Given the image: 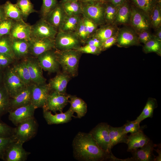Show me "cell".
I'll return each instance as SVG.
<instances>
[{
  "mask_svg": "<svg viewBox=\"0 0 161 161\" xmlns=\"http://www.w3.org/2000/svg\"><path fill=\"white\" fill-rule=\"evenodd\" d=\"M157 107L155 99L149 98L141 113L134 121L140 123L143 120L147 118L152 117L154 110Z\"/></svg>",
  "mask_w": 161,
  "mask_h": 161,
  "instance_id": "836d02e7",
  "label": "cell"
},
{
  "mask_svg": "<svg viewBox=\"0 0 161 161\" xmlns=\"http://www.w3.org/2000/svg\"><path fill=\"white\" fill-rule=\"evenodd\" d=\"M76 49L82 54L86 53L96 55L99 54L102 51L101 48L89 44H85V45L81 46Z\"/></svg>",
  "mask_w": 161,
  "mask_h": 161,
  "instance_id": "bcb514c9",
  "label": "cell"
},
{
  "mask_svg": "<svg viewBox=\"0 0 161 161\" xmlns=\"http://www.w3.org/2000/svg\"><path fill=\"white\" fill-rule=\"evenodd\" d=\"M58 31L47 21L41 18L31 25L30 39L48 38L54 40Z\"/></svg>",
  "mask_w": 161,
  "mask_h": 161,
  "instance_id": "52a82bcc",
  "label": "cell"
},
{
  "mask_svg": "<svg viewBox=\"0 0 161 161\" xmlns=\"http://www.w3.org/2000/svg\"><path fill=\"white\" fill-rule=\"evenodd\" d=\"M31 25L24 20L14 21L9 35L11 38L30 40Z\"/></svg>",
  "mask_w": 161,
  "mask_h": 161,
  "instance_id": "ffe728a7",
  "label": "cell"
},
{
  "mask_svg": "<svg viewBox=\"0 0 161 161\" xmlns=\"http://www.w3.org/2000/svg\"><path fill=\"white\" fill-rule=\"evenodd\" d=\"M74 113L69 108L65 113L52 114L51 111L43 110L44 118L49 125L67 123L70 121L74 117Z\"/></svg>",
  "mask_w": 161,
  "mask_h": 161,
  "instance_id": "44dd1931",
  "label": "cell"
},
{
  "mask_svg": "<svg viewBox=\"0 0 161 161\" xmlns=\"http://www.w3.org/2000/svg\"><path fill=\"white\" fill-rule=\"evenodd\" d=\"M35 108L31 103L9 112V120L16 126L21 122L34 117Z\"/></svg>",
  "mask_w": 161,
  "mask_h": 161,
  "instance_id": "ac0fdd59",
  "label": "cell"
},
{
  "mask_svg": "<svg viewBox=\"0 0 161 161\" xmlns=\"http://www.w3.org/2000/svg\"><path fill=\"white\" fill-rule=\"evenodd\" d=\"M161 42L155 38L145 44L143 49L145 52H158L161 49Z\"/></svg>",
  "mask_w": 161,
  "mask_h": 161,
  "instance_id": "ee69618b",
  "label": "cell"
},
{
  "mask_svg": "<svg viewBox=\"0 0 161 161\" xmlns=\"http://www.w3.org/2000/svg\"><path fill=\"white\" fill-rule=\"evenodd\" d=\"M83 15L69 16L66 15L59 31L74 33Z\"/></svg>",
  "mask_w": 161,
  "mask_h": 161,
  "instance_id": "f546056e",
  "label": "cell"
},
{
  "mask_svg": "<svg viewBox=\"0 0 161 161\" xmlns=\"http://www.w3.org/2000/svg\"><path fill=\"white\" fill-rule=\"evenodd\" d=\"M24 58L32 83L41 84L46 83V79L43 76L42 69L37 58L28 56Z\"/></svg>",
  "mask_w": 161,
  "mask_h": 161,
  "instance_id": "5bb4252c",
  "label": "cell"
},
{
  "mask_svg": "<svg viewBox=\"0 0 161 161\" xmlns=\"http://www.w3.org/2000/svg\"><path fill=\"white\" fill-rule=\"evenodd\" d=\"M157 148L156 149L154 148V150L157 152L158 155V156L156 157L154 161H160L161 160V144H157Z\"/></svg>",
  "mask_w": 161,
  "mask_h": 161,
  "instance_id": "11a10c76",
  "label": "cell"
},
{
  "mask_svg": "<svg viewBox=\"0 0 161 161\" xmlns=\"http://www.w3.org/2000/svg\"><path fill=\"white\" fill-rule=\"evenodd\" d=\"M109 125L106 123L97 125L90 132L98 146L103 150L111 153L110 140L109 135Z\"/></svg>",
  "mask_w": 161,
  "mask_h": 161,
  "instance_id": "ba28073f",
  "label": "cell"
},
{
  "mask_svg": "<svg viewBox=\"0 0 161 161\" xmlns=\"http://www.w3.org/2000/svg\"><path fill=\"white\" fill-rule=\"evenodd\" d=\"M14 60L10 57L0 53V68L2 69L12 64Z\"/></svg>",
  "mask_w": 161,
  "mask_h": 161,
  "instance_id": "f5cc1de1",
  "label": "cell"
},
{
  "mask_svg": "<svg viewBox=\"0 0 161 161\" xmlns=\"http://www.w3.org/2000/svg\"><path fill=\"white\" fill-rule=\"evenodd\" d=\"M156 33L154 35V38L158 41L161 42V27L156 30Z\"/></svg>",
  "mask_w": 161,
  "mask_h": 161,
  "instance_id": "9f6ffc18",
  "label": "cell"
},
{
  "mask_svg": "<svg viewBox=\"0 0 161 161\" xmlns=\"http://www.w3.org/2000/svg\"><path fill=\"white\" fill-rule=\"evenodd\" d=\"M2 6L6 18L14 21L24 20L21 11L16 4H13L7 1Z\"/></svg>",
  "mask_w": 161,
  "mask_h": 161,
  "instance_id": "4dcf8cb0",
  "label": "cell"
},
{
  "mask_svg": "<svg viewBox=\"0 0 161 161\" xmlns=\"http://www.w3.org/2000/svg\"><path fill=\"white\" fill-rule=\"evenodd\" d=\"M105 2L82 3L83 16L98 26L106 24Z\"/></svg>",
  "mask_w": 161,
  "mask_h": 161,
  "instance_id": "277c9868",
  "label": "cell"
},
{
  "mask_svg": "<svg viewBox=\"0 0 161 161\" xmlns=\"http://www.w3.org/2000/svg\"><path fill=\"white\" fill-rule=\"evenodd\" d=\"M123 126L124 131L126 134L129 133H130L131 134H135L143 131L147 127L146 125L140 126V123L136 122L134 120H128Z\"/></svg>",
  "mask_w": 161,
  "mask_h": 161,
  "instance_id": "b9f144b4",
  "label": "cell"
},
{
  "mask_svg": "<svg viewBox=\"0 0 161 161\" xmlns=\"http://www.w3.org/2000/svg\"><path fill=\"white\" fill-rule=\"evenodd\" d=\"M16 4L21 11L24 21H26L30 14L37 12L30 0H17Z\"/></svg>",
  "mask_w": 161,
  "mask_h": 161,
  "instance_id": "8d00e7d4",
  "label": "cell"
},
{
  "mask_svg": "<svg viewBox=\"0 0 161 161\" xmlns=\"http://www.w3.org/2000/svg\"><path fill=\"white\" fill-rule=\"evenodd\" d=\"M157 144L150 140L142 147L134 150L131 153L132 157L126 159V161H154L156 156L153 152Z\"/></svg>",
  "mask_w": 161,
  "mask_h": 161,
  "instance_id": "9a60e30c",
  "label": "cell"
},
{
  "mask_svg": "<svg viewBox=\"0 0 161 161\" xmlns=\"http://www.w3.org/2000/svg\"><path fill=\"white\" fill-rule=\"evenodd\" d=\"M69 102L70 104L69 109L77 114V117L81 118L84 116L87 112V106L86 102L82 99L75 95H69Z\"/></svg>",
  "mask_w": 161,
  "mask_h": 161,
  "instance_id": "f1b7e54d",
  "label": "cell"
},
{
  "mask_svg": "<svg viewBox=\"0 0 161 161\" xmlns=\"http://www.w3.org/2000/svg\"><path fill=\"white\" fill-rule=\"evenodd\" d=\"M131 4L128 0H126L123 4L117 6L115 24L116 25L129 24L131 12Z\"/></svg>",
  "mask_w": 161,
  "mask_h": 161,
  "instance_id": "484cf974",
  "label": "cell"
},
{
  "mask_svg": "<svg viewBox=\"0 0 161 161\" xmlns=\"http://www.w3.org/2000/svg\"><path fill=\"white\" fill-rule=\"evenodd\" d=\"M69 95L51 91L43 109L52 111L55 114L57 111L63 112V110L69 102Z\"/></svg>",
  "mask_w": 161,
  "mask_h": 161,
  "instance_id": "30bf717a",
  "label": "cell"
},
{
  "mask_svg": "<svg viewBox=\"0 0 161 161\" xmlns=\"http://www.w3.org/2000/svg\"><path fill=\"white\" fill-rule=\"evenodd\" d=\"M66 16L61 4L59 3L48 15L45 20L58 32Z\"/></svg>",
  "mask_w": 161,
  "mask_h": 161,
  "instance_id": "cb8c5ba5",
  "label": "cell"
},
{
  "mask_svg": "<svg viewBox=\"0 0 161 161\" xmlns=\"http://www.w3.org/2000/svg\"><path fill=\"white\" fill-rule=\"evenodd\" d=\"M131 10L129 25L137 33L143 30H149L151 25L150 18L148 15L142 10L131 4Z\"/></svg>",
  "mask_w": 161,
  "mask_h": 161,
  "instance_id": "8992f818",
  "label": "cell"
},
{
  "mask_svg": "<svg viewBox=\"0 0 161 161\" xmlns=\"http://www.w3.org/2000/svg\"><path fill=\"white\" fill-rule=\"evenodd\" d=\"M12 69L26 85L32 83L29 70L24 61L15 65Z\"/></svg>",
  "mask_w": 161,
  "mask_h": 161,
  "instance_id": "1f68e13d",
  "label": "cell"
},
{
  "mask_svg": "<svg viewBox=\"0 0 161 161\" xmlns=\"http://www.w3.org/2000/svg\"><path fill=\"white\" fill-rule=\"evenodd\" d=\"M119 29L115 24H106L100 26L92 35L97 38L102 43L117 33Z\"/></svg>",
  "mask_w": 161,
  "mask_h": 161,
  "instance_id": "4316f807",
  "label": "cell"
},
{
  "mask_svg": "<svg viewBox=\"0 0 161 161\" xmlns=\"http://www.w3.org/2000/svg\"><path fill=\"white\" fill-rule=\"evenodd\" d=\"M151 27L155 30L161 27V2L158 3L150 17Z\"/></svg>",
  "mask_w": 161,
  "mask_h": 161,
  "instance_id": "ab89813d",
  "label": "cell"
},
{
  "mask_svg": "<svg viewBox=\"0 0 161 161\" xmlns=\"http://www.w3.org/2000/svg\"><path fill=\"white\" fill-rule=\"evenodd\" d=\"M32 84L27 85L14 97L10 98L8 112L31 104Z\"/></svg>",
  "mask_w": 161,
  "mask_h": 161,
  "instance_id": "d6986e66",
  "label": "cell"
},
{
  "mask_svg": "<svg viewBox=\"0 0 161 161\" xmlns=\"http://www.w3.org/2000/svg\"><path fill=\"white\" fill-rule=\"evenodd\" d=\"M130 3L144 11L150 17L156 4L161 0H128Z\"/></svg>",
  "mask_w": 161,
  "mask_h": 161,
  "instance_id": "d6a6232c",
  "label": "cell"
},
{
  "mask_svg": "<svg viewBox=\"0 0 161 161\" xmlns=\"http://www.w3.org/2000/svg\"><path fill=\"white\" fill-rule=\"evenodd\" d=\"M57 0H43L40 11L41 18L46 19L48 15L58 5Z\"/></svg>",
  "mask_w": 161,
  "mask_h": 161,
  "instance_id": "60d3db41",
  "label": "cell"
},
{
  "mask_svg": "<svg viewBox=\"0 0 161 161\" xmlns=\"http://www.w3.org/2000/svg\"><path fill=\"white\" fill-rule=\"evenodd\" d=\"M61 4L66 15H82V3L79 0L67 1Z\"/></svg>",
  "mask_w": 161,
  "mask_h": 161,
  "instance_id": "e575fe53",
  "label": "cell"
},
{
  "mask_svg": "<svg viewBox=\"0 0 161 161\" xmlns=\"http://www.w3.org/2000/svg\"><path fill=\"white\" fill-rule=\"evenodd\" d=\"M38 128L37 122L32 117L21 122L14 128L12 137L15 141L24 144L35 136Z\"/></svg>",
  "mask_w": 161,
  "mask_h": 161,
  "instance_id": "3957f363",
  "label": "cell"
},
{
  "mask_svg": "<svg viewBox=\"0 0 161 161\" xmlns=\"http://www.w3.org/2000/svg\"><path fill=\"white\" fill-rule=\"evenodd\" d=\"M84 44L91 45L101 48L102 42L97 38L91 35L87 38Z\"/></svg>",
  "mask_w": 161,
  "mask_h": 161,
  "instance_id": "db71d44e",
  "label": "cell"
},
{
  "mask_svg": "<svg viewBox=\"0 0 161 161\" xmlns=\"http://www.w3.org/2000/svg\"><path fill=\"white\" fill-rule=\"evenodd\" d=\"M117 34L118 32L116 34L107 38L102 43L101 48L102 51L109 48L117 43Z\"/></svg>",
  "mask_w": 161,
  "mask_h": 161,
  "instance_id": "816d5d0a",
  "label": "cell"
},
{
  "mask_svg": "<svg viewBox=\"0 0 161 161\" xmlns=\"http://www.w3.org/2000/svg\"><path fill=\"white\" fill-rule=\"evenodd\" d=\"M10 99L4 86H0V117L8 112Z\"/></svg>",
  "mask_w": 161,
  "mask_h": 161,
  "instance_id": "f35d334b",
  "label": "cell"
},
{
  "mask_svg": "<svg viewBox=\"0 0 161 161\" xmlns=\"http://www.w3.org/2000/svg\"><path fill=\"white\" fill-rule=\"evenodd\" d=\"M2 78V73L1 71V69L0 68V81H1Z\"/></svg>",
  "mask_w": 161,
  "mask_h": 161,
  "instance_id": "6125c7cd",
  "label": "cell"
},
{
  "mask_svg": "<svg viewBox=\"0 0 161 161\" xmlns=\"http://www.w3.org/2000/svg\"><path fill=\"white\" fill-rule=\"evenodd\" d=\"M83 21L87 30L88 37L92 35L98 28V26L91 20L83 16Z\"/></svg>",
  "mask_w": 161,
  "mask_h": 161,
  "instance_id": "c3c4849f",
  "label": "cell"
},
{
  "mask_svg": "<svg viewBox=\"0 0 161 161\" xmlns=\"http://www.w3.org/2000/svg\"><path fill=\"white\" fill-rule=\"evenodd\" d=\"M77 0H61L59 3H63L67 1H75Z\"/></svg>",
  "mask_w": 161,
  "mask_h": 161,
  "instance_id": "94428289",
  "label": "cell"
},
{
  "mask_svg": "<svg viewBox=\"0 0 161 161\" xmlns=\"http://www.w3.org/2000/svg\"><path fill=\"white\" fill-rule=\"evenodd\" d=\"M105 19L106 24H114L117 10L115 7L110 1L105 2Z\"/></svg>",
  "mask_w": 161,
  "mask_h": 161,
  "instance_id": "74e56055",
  "label": "cell"
},
{
  "mask_svg": "<svg viewBox=\"0 0 161 161\" xmlns=\"http://www.w3.org/2000/svg\"><path fill=\"white\" fill-rule=\"evenodd\" d=\"M6 18L2 5H0V22Z\"/></svg>",
  "mask_w": 161,
  "mask_h": 161,
  "instance_id": "680465c9",
  "label": "cell"
},
{
  "mask_svg": "<svg viewBox=\"0 0 161 161\" xmlns=\"http://www.w3.org/2000/svg\"><path fill=\"white\" fill-rule=\"evenodd\" d=\"M14 21L8 18L0 22V37L6 35H9Z\"/></svg>",
  "mask_w": 161,
  "mask_h": 161,
  "instance_id": "f6af8a7d",
  "label": "cell"
},
{
  "mask_svg": "<svg viewBox=\"0 0 161 161\" xmlns=\"http://www.w3.org/2000/svg\"><path fill=\"white\" fill-rule=\"evenodd\" d=\"M37 58L42 69L49 73L58 71L60 66L55 48L43 52Z\"/></svg>",
  "mask_w": 161,
  "mask_h": 161,
  "instance_id": "7c38bea8",
  "label": "cell"
},
{
  "mask_svg": "<svg viewBox=\"0 0 161 161\" xmlns=\"http://www.w3.org/2000/svg\"><path fill=\"white\" fill-rule=\"evenodd\" d=\"M139 42L137 32L130 26L119 28L117 42L119 45L127 47L136 44Z\"/></svg>",
  "mask_w": 161,
  "mask_h": 161,
  "instance_id": "e0dca14e",
  "label": "cell"
},
{
  "mask_svg": "<svg viewBox=\"0 0 161 161\" xmlns=\"http://www.w3.org/2000/svg\"><path fill=\"white\" fill-rule=\"evenodd\" d=\"M101 0L103 2H106V1H109L110 0Z\"/></svg>",
  "mask_w": 161,
  "mask_h": 161,
  "instance_id": "be15d7a7",
  "label": "cell"
},
{
  "mask_svg": "<svg viewBox=\"0 0 161 161\" xmlns=\"http://www.w3.org/2000/svg\"><path fill=\"white\" fill-rule=\"evenodd\" d=\"M15 140L13 137H0V158L2 159L5 150L8 145Z\"/></svg>",
  "mask_w": 161,
  "mask_h": 161,
  "instance_id": "f907efd6",
  "label": "cell"
},
{
  "mask_svg": "<svg viewBox=\"0 0 161 161\" xmlns=\"http://www.w3.org/2000/svg\"><path fill=\"white\" fill-rule=\"evenodd\" d=\"M139 42L145 44L149 41L154 38V35L149 30H143L137 33Z\"/></svg>",
  "mask_w": 161,
  "mask_h": 161,
  "instance_id": "681fc988",
  "label": "cell"
},
{
  "mask_svg": "<svg viewBox=\"0 0 161 161\" xmlns=\"http://www.w3.org/2000/svg\"><path fill=\"white\" fill-rule=\"evenodd\" d=\"M82 3H91L103 1L101 0H78Z\"/></svg>",
  "mask_w": 161,
  "mask_h": 161,
  "instance_id": "91938a15",
  "label": "cell"
},
{
  "mask_svg": "<svg viewBox=\"0 0 161 161\" xmlns=\"http://www.w3.org/2000/svg\"><path fill=\"white\" fill-rule=\"evenodd\" d=\"M127 151L131 152L140 148L146 144L150 140L141 131L128 136Z\"/></svg>",
  "mask_w": 161,
  "mask_h": 161,
  "instance_id": "603a6c76",
  "label": "cell"
},
{
  "mask_svg": "<svg viewBox=\"0 0 161 161\" xmlns=\"http://www.w3.org/2000/svg\"><path fill=\"white\" fill-rule=\"evenodd\" d=\"M71 77L69 75L63 72L58 74L49 81L48 84L50 91L66 94L67 86Z\"/></svg>",
  "mask_w": 161,
  "mask_h": 161,
  "instance_id": "7402d4cb",
  "label": "cell"
},
{
  "mask_svg": "<svg viewBox=\"0 0 161 161\" xmlns=\"http://www.w3.org/2000/svg\"><path fill=\"white\" fill-rule=\"evenodd\" d=\"M0 53L16 59L12 48V39L9 35L0 37Z\"/></svg>",
  "mask_w": 161,
  "mask_h": 161,
  "instance_id": "d590c367",
  "label": "cell"
},
{
  "mask_svg": "<svg viewBox=\"0 0 161 161\" xmlns=\"http://www.w3.org/2000/svg\"><path fill=\"white\" fill-rule=\"evenodd\" d=\"M72 146L75 157L83 161L111 160L113 155L102 149L89 133L79 132L73 140Z\"/></svg>",
  "mask_w": 161,
  "mask_h": 161,
  "instance_id": "6da1fadb",
  "label": "cell"
},
{
  "mask_svg": "<svg viewBox=\"0 0 161 161\" xmlns=\"http://www.w3.org/2000/svg\"><path fill=\"white\" fill-rule=\"evenodd\" d=\"M50 91L48 84L46 83L41 84L32 83L31 103L35 109L42 108Z\"/></svg>",
  "mask_w": 161,
  "mask_h": 161,
  "instance_id": "4fadbf2b",
  "label": "cell"
},
{
  "mask_svg": "<svg viewBox=\"0 0 161 161\" xmlns=\"http://www.w3.org/2000/svg\"><path fill=\"white\" fill-rule=\"evenodd\" d=\"M14 128L0 120V137H12Z\"/></svg>",
  "mask_w": 161,
  "mask_h": 161,
  "instance_id": "7dc6e473",
  "label": "cell"
},
{
  "mask_svg": "<svg viewBox=\"0 0 161 161\" xmlns=\"http://www.w3.org/2000/svg\"><path fill=\"white\" fill-rule=\"evenodd\" d=\"M3 78V86L10 98L14 97L27 86L14 72L12 68L6 71Z\"/></svg>",
  "mask_w": 161,
  "mask_h": 161,
  "instance_id": "9c48e42d",
  "label": "cell"
},
{
  "mask_svg": "<svg viewBox=\"0 0 161 161\" xmlns=\"http://www.w3.org/2000/svg\"><path fill=\"white\" fill-rule=\"evenodd\" d=\"M23 143L14 141L7 146L2 160L5 161H25L30 153L23 148Z\"/></svg>",
  "mask_w": 161,
  "mask_h": 161,
  "instance_id": "8fae6325",
  "label": "cell"
},
{
  "mask_svg": "<svg viewBox=\"0 0 161 161\" xmlns=\"http://www.w3.org/2000/svg\"><path fill=\"white\" fill-rule=\"evenodd\" d=\"M29 42V54L36 58L43 52L55 48L54 40L48 38L31 39Z\"/></svg>",
  "mask_w": 161,
  "mask_h": 161,
  "instance_id": "2e32d148",
  "label": "cell"
},
{
  "mask_svg": "<svg viewBox=\"0 0 161 161\" xmlns=\"http://www.w3.org/2000/svg\"><path fill=\"white\" fill-rule=\"evenodd\" d=\"M126 0H110V1L112 4L115 7L120 6L126 1Z\"/></svg>",
  "mask_w": 161,
  "mask_h": 161,
  "instance_id": "6f0895ef",
  "label": "cell"
},
{
  "mask_svg": "<svg viewBox=\"0 0 161 161\" xmlns=\"http://www.w3.org/2000/svg\"><path fill=\"white\" fill-rule=\"evenodd\" d=\"M109 131L112 149L119 143L127 144L128 141V135L124 132L123 126L114 127L109 125Z\"/></svg>",
  "mask_w": 161,
  "mask_h": 161,
  "instance_id": "83f0119b",
  "label": "cell"
},
{
  "mask_svg": "<svg viewBox=\"0 0 161 161\" xmlns=\"http://www.w3.org/2000/svg\"><path fill=\"white\" fill-rule=\"evenodd\" d=\"M56 50L58 60L63 72L67 74L71 77L76 76L78 73L79 61L82 53L75 49L63 51Z\"/></svg>",
  "mask_w": 161,
  "mask_h": 161,
  "instance_id": "7a4b0ae2",
  "label": "cell"
},
{
  "mask_svg": "<svg viewBox=\"0 0 161 161\" xmlns=\"http://www.w3.org/2000/svg\"><path fill=\"white\" fill-rule=\"evenodd\" d=\"M12 39V48L15 58H24L29 55V41L23 39Z\"/></svg>",
  "mask_w": 161,
  "mask_h": 161,
  "instance_id": "d4e9b609",
  "label": "cell"
},
{
  "mask_svg": "<svg viewBox=\"0 0 161 161\" xmlns=\"http://www.w3.org/2000/svg\"><path fill=\"white\" fill-rule=\"evenodd\" d=\"M55 48L63 51L72 49H76L82 44L74 33L58 31L54 39Z\"/></svg>",
  "mask_w": 161,
  "mask_h": 161,
  "instance_id": "5b68a950",
  "label": "cell"
},
{
  "mask_svg": "<svg viewBox=\"0 0 161 161\" xmlns=\"http://www.w3.org/2000/svg\"><path fill=\"white\" fill-rule=\"evenodd\" d=\"M74 33L79 38L82 44H84L85 41L88 38V36L83 22V16Z\"/></svg>",
  "mask_w": 161,
  "mask_h": 161,
  "instance_id": "7bdbcfd3",
  "label": "cell"
}]
</instances>
